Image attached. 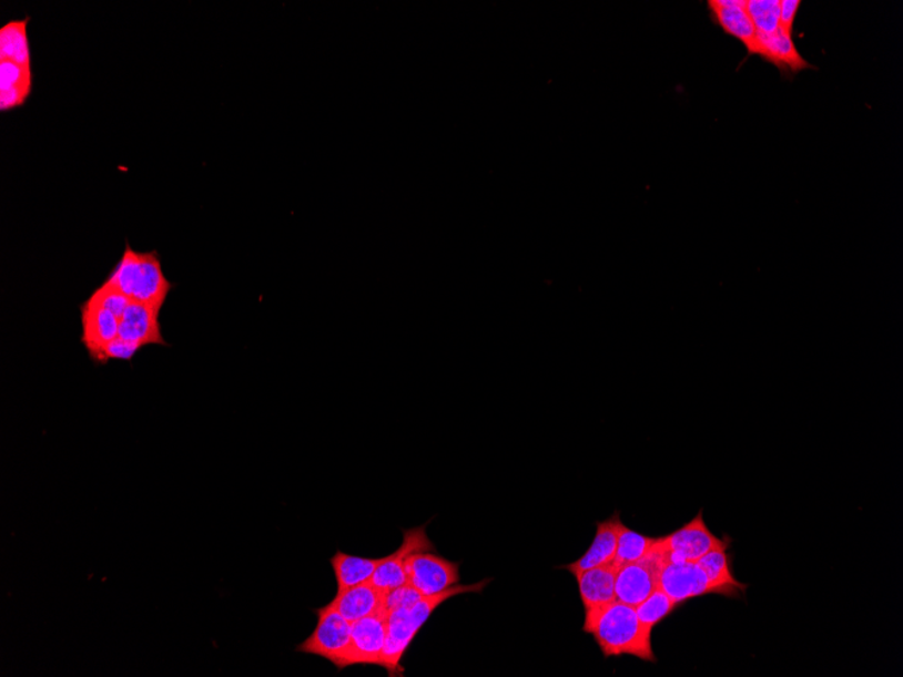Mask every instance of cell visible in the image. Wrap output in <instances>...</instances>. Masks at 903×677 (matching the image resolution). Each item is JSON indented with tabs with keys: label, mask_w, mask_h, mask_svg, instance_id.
I'll return each instance as SVG.
<instances>
[{
	"label": "cell",
	"mask_w": 903,
	"mask_h": 677,
	"mask_svg": "<svg viewBox=\"0 0 903 677\" xmlns=\"http://www.w3.org/2000/svg\"><path fill=\"white\" fill-rule=\"evenodd\" d=\"M386 593L376 588L373 583L367 582L358 586L337 591L332 605L337 608L343 617L354 624V622L366 618L385 611Z\"/></svg>",
	"instance_id": "2e32d148"
},
{
	"label": "cell",
	"mask_w": 903,
	"mask_h": 677,
	"mask_svg": "<svg viewBox=\"0 0 903 677\" xmlns=\"http://www.w3.org/2000/svg\"><path fill=\"white\" fill-rule=\"evenodd\" d=\"M80 311L83 326L82 343L90 359L97 365L104 348L119 337L120 318L91 297L80 306Z\"/></svg>",
	"instance_id": "8fae6325"
},
{
	"label": "cell",
	"mask_w": 903,
	"mask_h": 677,
	"mask_svg": "<svg viewBox=\"0 0 903 677\" xmlns=\"http://www.w3.org/2000/svg\"><path fill=\"white\" fill-rule=\"evenodd\" d=\"M709 10L719 27L745 45L748 54H758L757 28L745 10V0H711Z\"/></svg>",
	"instance_id": "5bb4252c"
},
{
	"label": "cell",
	"mask_w": 903,
	"mask_h": 677,
	"mask_svg": "<svg viewBox=\"0 0 903 677\" xmlns=\"http://www.w3.org/2000/svg\"><path fill=\"white\" fill-rule=\"evenodd\" d=\"M32 66L0 60V110L22 106L32 92Z\"/></svg>",
	"instance_id": "d6986e66"
},
{
	"label": "cell",
	"mask_w": 903,
	"mask_h": 677,
	"mask_svg": "<svg viewBox=\"0 0 903 677\" xmlns=\"http://www.w3.org/2000/svg\"><path fill=\"white\" fill-rule=\"evenodd\" d=\"M758 57L774 64L782 73H798L812 68L798 52L793 39L779 30L769 35L758 33Z\"/></svg>",
	"instance_id": "ac0fdd59"
},
{
	"label": "cell",
	"mask_w": 903,
	"mask_h": 677,
	"mask_svg": "<svg viewBox=\"0 0 903 677\" xmlns=\"http://www.w3.org/2000/svg\"><path fill=\"white\" fill-rule=\"evenodd\" d=\"M29 17L6 23L0 29V59L17 64L32 66V54L28 39Z\"/></svg>",
	"instance_id": "44dd1931"
},
{
	"label": "cell",
	"mask_w": 903,
	"mask_h": 677,
	"mask_svg": "<svg viewBox=\"0 0 903 677\" xmlns=\"http://www.w3.org/2000/svg\"><path fill=\"white\" fill-rule=\"evenodd\" d=\"M317 615V626L305 642L296 646L295 650L303 655H313L325 658L336 666L338 670L349 667L351 622L346 620L337 608L332 605L314 608Z\"/></svg>",
	"instance_id": "277c9868"
},
{
	"label": "cell",
	"mask_w": 903,
	"mask_h": 677,
	"mask_svg": "<svg viewBox=\"0 0 903 677\" xmlns=\"http://www.w3.org/2000/svg\"><path fill=\"white\" fill-rule=\"evenodd\" d=\"M488 583H491V578L474 584H457V586L445 591V593L423 596L412 607L388 613L387 638L381 667L385 668L389 676H404L405 668L402 667V658L410 648L418 632L423 629V626L435 614L437 608L457 595L481 594Z\"/></svg>",
	"instance_id": "7a4b0ae2"
},
{
	"label": "cell",
	"mask_w": 903,
	"mask_h": 677,
	"mask_svg": "<svg viewBox=\"0 0 903 677\" xmlns=\"http://www.w3.org/2000/svg\"><path fill=\"white\" fill-rule=\"evenodd\" d=\"M663 541L671 563L698 562L710 551L732 544V538L729 535H723L720 538L711 533L707 522H704L703 510L699 511L694 519L686 523L684 526L666 535Z\"/></svg>",
	"instance_id": "52a82bcc"
},
{
	"label": "cell",
	"mask_w": 903,
	"mask_h": 677,
	"mask_svg": "<svg viewBox=\"0 0 903 677\" xmlns=\"http://www.w3.org/2000/svg\"><path fill=\"white\" fill-rule=\"evenodd\" d=\"M679 606L668 596L663 589L658 588L639 606H636L637 615L641 624L648 630L653 632L655 627L661 624L664 619L670 617L671 614L678 611Z\"/></svg>",
	"instance_id": "603a6c76"
},
{
	"label": "cell",
	"mask_w": 903,
	"mask_h": 677,
	"mask_svg": "<svg viewBox=\"0 0 903 677\" xmlns=\"http://www.w3.org/2000/svg\"><path fill=\"white\" fill-rule=\"evenodd\" d=\"M657 537H648V535L632 531L625 525L621 526L620 535H618L617 552L615 563L620 566L639 562L645 557L652 546L658 543Z\"/></svg>",
	"instance_id": "7402d4cb"
},
{
	"label": "cell",
	"mask_w": 903,
	"mask_h": 677,
	"mask_svg": "<svg viewBox=\"0 0 903 677\" xmlns=\"http://www.w3.org/2000/svg\"><path fill=\"white\" fill-rule=\"evenodd\" d=\"M584 632L591 634L605 658L633 656L658 663L652 648V632L641 624L636 607L616 601L585 613Z\"/></svg>",
	"instance_id": "6da1fadb"
},
{
	"label": "cell",
	"mask_w": 903,
	"mask_h": 677,
	"mask_svg": "<svg viewBox=\"0 0 903 677\" xmlns=\"http://www.w3.org/2000/svg\"><path fill=\"white\" fill-rule=\"evenodd\" d=\"M801 8L800 0H784L781 2V17H779V32L793 37L794 22L798 10Z\"/></svg>",
	"instance_id": "4316f807"
},
{
	"label": "cell",
	"mask_w": 903,
	"mask_h": 677,
	"mask_svg": "<svg viewBox=\"0 0 903 677\" xmlns=\"http://www.w3.org/2000/svg\"><path fill=\"white\" fill-rule=\"evenodd\" d=\"M663 537L639 562L623 565L616 578L617 601L629 606H639L649 595L660 588V577L670 564Z\"/></svg>",
	"instance_id": "5b68a950"
},
{
	"label": "cell",
	"mask_w": 903,
	"mask_h": 677,
	"mask_svg": "<svg viewBox=\"0 0 903 677\" xmlns=\"http://www.w3.org/2000/svg\"><path fill=\"white\" fill-rule=\"evenodd\" d=\"M460 565L435 552L413 553L405 565L407 583L423 596L442 594L460 584Z\"/></svg>",
	"instance_id": "8992f818"
},
{
	"label": "cell",
	"mask_w": 903,
	"mask_h": 677,
	"mask_svg": "<svg viewBox=\"0 0 903 677\" xmlns=\"http://www.w3.org/2000/svg\"><path fill=\"white\" fill-rule=\"evenodd\" d=\"M382 558H368L348 555L342 551L334 553L331 558L334 576H336L337 591L358 586L371 582Z\"/></svg>",
	"instance_id": "ffe728a7"
},
{
	"label": "cell",
	"mask_w": 903,
	"mask_h": 677,
	"mask_svg": "<svg viewBox=\"0 0 903 677\" xmlns=\"http://www.w3.org/2000/svg\"><path fill=\"white\" fill-rule=\"evenodd\" d=\"M660 588L679 607L699 596L722 595L697 562L667 564L660 577Z\"/></svg>",
	"instance_id": "30bf717a"
},
{
	"label": "cell",
	"mask_w": 903,
	"mask_h": 677,
	"mask_svg": "<svg viewBox=\"0 0 903 677\" xmlns=\"http://www.w3.org/2000/svg\"><path fill=\"white\" fill-rule=\"evenodd\" d=\"M162 309L150 305L130 301L128 309L120 319L119 337L122 340L141 345H169L162 335L160 325Z\"/></svg>",
	"instance_id": "4fadbf2b"
},
{
	"label": "cell",
	"mask_w": 903,
	"mask_h": 677,
	"mask_svg": "<svg viewBox=\"0 0 903 677\" xmlns=\"http://www.w3.org/2000/svg\"><path fill=\"white\" fill-rule=\"evenodd\" d=\"M109 286L119 289L130 300L163 309L173 288L166 279L162 261L156 252H135L126 244L125 252L116 267L111 270Z\"/></svg>",
	"instance_id": "3957f363"
},
{
	"label": "cell",
	"mask_w": 903,
	"mask_h": 677,
	"mask_svg": "<svg viewBox=\"0 0 903 677\" xmlns=\"http://www.w3.org/2000/svg\"><path fill=\"white\" fill-rule=\"evenodd\" d=\"M622 525L621 515L618 511L610 519L597 522L596 537H593L585 555L578 558L577 562L561 565L559 568L578 576L587 570L615 562L618 535H620Z\"/></svg>",
	"instance_id": "7c38bea8"
},
{
	"label": "cell",
	"mask_w": 903,
	"mask_h": 677,
	"mask_svg": "<svg viewBox=\"0 0 903 677\" xmlns=\"http://www.w3.org/2000/svg\"><path fill=\"white\" fill-rule=\"evenodd\" d=\"M387 638V613L368 615L352 624L349 667L379 666Z\"/></svg>",
	"instance_id": "9c48e42d"
},
{
	"label": "cell",
	"mask_w": 903,
	"mask_h": 677,
	"mask_svg": "<svg viewBox=\"0 0 903 677\" xmlns=\"http://www.w3.org/2000/svg\"><path fill=\"white\" fill-rule=\"evenodd\" d=\"M618 570H620V566L611 562L575 576L585 613L597 611V608L611 605L617 601L616 578Z\"/></svg>",
	"instance_id": "9a60e30c"
},
{
	"label": "cell",
	"mask_w": 903,
	"mask_h": 677,
	"mask_svg": "<svg viewBox=\"0 0 903 677\" xmlns=\"http://www.w3.org/2000/svg\"><path fill=\"white\" fill-rule=\"evenodd\" d=\"M142 348L144 347H141L139 343L129 342L122 340L121 337H116L115 340L111 341L108 347L104 348L97 365L104 366L111 360L132 361L134 356L138 355Z\"/></svg>",
	"instance_id": "d4e9b609"
},
{
	"label": "cell",
	"mask_w": 903,
	"mask_h": 677,
	"mask_svg": "<svg viewBox=\"0 0 903 677\" xmlns=\"http://www.w3.org/2000/svg\"><path fill=\"white\" fill-rule=\"evenodd\" d=\"M435 544L432 543L426 533V525L407 529L404 531V543L397 551L386 557L377 566L371 583L383 593H389L395 588L407 584L405 565L407 558L417 552H435Z\"/></svg>",
	"instance_id": "ba28073f"
},
{
	"label": "cell",
	"mask_w": 903,
	"mask_h": 677,
	"mask_svg": "<svg viewBox=\"0 0 903 677\" xmlns=\"http://www.w3.org/2000/svg\"><path fill=\"white\" fill-rule=\"evenodd\" d=\"M729 545L731 544L710 551L697 563L701 565L711 584L721 591L722 596L741 599L745 596L748 584L739 582L733 574L732 556L728 553Z\"/></svg>",
	"instance_id": "e0dca14e"
},
{
	"label": "cell",
	"mask_w": 903,
	"mask_h": 677,
	"mask_svg": "<svg viewBox=\"0 0 903 677\" xmlns=\"http://www.w3.org/2000/svg\"><path fill=\"white\" fill-rule=\"evenodd\" d=\"M759 34H774L779 30L781 0H751L745 8Z\"/></svg>",
	"instance_id": "cb8c5ba5"
},
{
	"label": "cell",
	"mask_w": 903,
	"mask_h": 677,
	"mask_svg": "<svg viewBox=\"0 0 903 677\" xmlns=\"http://www.w3.org/2000/svg\"><path fill=\"white\" fill-rule=\"evenodd\" d=\"M420 598H423V595L407 583L405 586L389 591V593L386 594L385 611L388 614L400 611V608L412 607L416 605Z\"/></svg>",
	"instance_id": "484cf974"
}]
</instances>
